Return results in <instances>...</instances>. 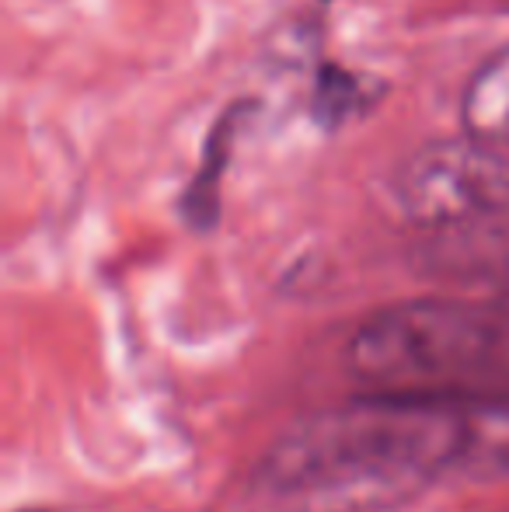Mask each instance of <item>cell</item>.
I'll return each mask as SVG.
<instances>
[{"label": "cell", "instance_id": "obj_1", "mask_svg": "<svg viewBox=\"0 0 509 512\" xmlns=\"http://www.w3.org/2000/svg\"><path fill=\"white\" fill-rule=\"evenodd\" d=\"M509 467V398L503 391H377L307 415L258 460L272 495H314L360 481L436 478Z\"/></svg>", "mask_w": 509, "mask_h": 512}, {"label": "cell", "instance_id": "obj_2", "mask_svg": "<svg viewBox=\"0 0 509 512\" xmlns=\"http://www.w3.org/2000/svg\"><path fill=\"white\" fill-rule=\"evenodd\" d=\"M509 352L503 300H405L363 317L346 342L356 380L381 391H426V384L468 377Z\"/></svg>", "mask_w": 509, "mask_h": 512}, {"label": "cell", "instance_id": "obj_3", "mask_svg": "<svg viewBox=\"0 0 509 512\" xmlns=\"http://www.w3.org/2000/svg\"><path fill=\"white\" fill-rule=\"evenodd\" d=\"M394 206L429 230L468 227L509 209V150L478 136L419 147L394 171Z\"/></svg>", "mask_w": 509, "mask_h": 512}, {"label": "cell", "instance_id": "obj_4", "mask_svg": "<svg viewBox=\"0 0 509 512\" xmlns=\"http://www.w3.org/2000/svg\"><path fill=\"white\" fill-rule=\"evenodd\" d=\"M461 122L471 136L509 150V46L489 56L468 81Z\"/></svg>", "mask_w": 509, "mask_h": 512}, {"label": "cell", "instance_id": "obj_5", "mask_svg": "<svg viewBox=\"0 0 509 512\" xmlns=\"http://www.w3.org/2000/svg\"><path fill=\"white\" fill-rule=\"evenodd\" d=\"M374 98H381V88H367L363 77H349L342 70H332L318 88V112L325 119L339 122L349 112H363Z\"/></svg>", "mask_w": 509, "mask_h": 512}, {"label": "cell", "instance_id": "obj_6", "mask_svg": "<svg viewBox=\"0 0 509 512\" xmlns=\"http://www.w3.org/2000/svg\"><path fill=\"white\" fill-rule=\"evenodd\" d=\"M503 307H506V310H509V297H503Z\"/></svg>", "mask_w": 509, "mask_h": 512}, {"label": "cell", "instance_id": "obj_7", "mask_svg": "<svg viewBox=\"0 0 509 512\" xmlns=\"http://www.w3.org/2000/svg\"><path fill=\"white\" fill-rule=\"evenodd\" d=\"M503 394H506V398H509V387H506V391H503Z\"/></svg>", "mask_w": 509, "mask_h": 512}]
</instances>
